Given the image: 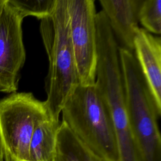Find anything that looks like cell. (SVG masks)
<instances>
[{
  "instance_id": "1",
  "label": "cell",
  "mask_w": 161,
  "mask_h": 161,
  "mask_svg": "<svg viewBox=\"0 0 161 161\" xmlns=\"http://www.w3.org/2000/svg\"><path fill=\"white\" fill-rule=\"evenodd\" d=\"M40 31L48 59L44 103L49 117L59 121L66 101L79 85L69 33L67 0H57L53 12L40 20Z\"/></svg>"
},
{
  "instance_id": "2",
  "label": "cell",
  "mask_w": 161,
  "mask_h": 161,
  "mask_svg": "<svg viewBox=\"0 0 161 161\" xmlns=\"http://www.w3.org/2000/svg\"><path fill=\"white\" fill-rule=\"evenodd\" d=\"M61 113L62 121L93 152L106 161H120L113 124L95 84H79Z\"/></svg>"
},
{
  "instance_id": "3",
  "label": "cell",
  "mask_w": 161,
  "mask_h": 161,
  "mask_svg": "<svg viewBox=\"0 0 161 161\" xmlns=\"http://www.w3.org/2000/svg\"><path fill=\"white\" fill-rule=\"evenodd\" d=\"M126 112L142 161H161L158 116L133 53L119 48Z\"/></svg>"
},
{
  "instance_id": "4",
  "label": "cell",
  "mask_w": 161,
  "mask_h": 161,
  "mask_svg": "<svg viewBox=\"0 0 161 161\" xmlns=\"http://www.w3.org/2000/svg\"><path fill=\"white\" fill-rule=\"evenodd\" d=\"M50 118L44 101L31 92H13L0 99V147L4 161H30L34 130Z\"/></svg>"
},
{
  "instance_id": "5",
  "label": "cell",
  "mask_w": 161,
  "mask_h": 161,
  "mask_svg": "<svg viewBox=\"0 0 161 161\" xmlns=\"http://www.w3.org/2000/svg\"><path fill=\"white\" fill-rule=\"evenodd\" d=\"M69 33L79 84H95L97 62L94 0H67Z\"/></svg>"
},
{
  "instance_id": "6",
  "label": "cell",
  "mask_w": 161,
  "mask_h": 161,
  "mask_svg": "<svg viewBox=\"0 0 161 161\" xmlns=\"http://www.w3.org/2000/svg\"><path fill=\"white\" fill-rule=\"evenodd\" d=\"M24 18L8 0L0 17V92H16L26 52L23 40Z\"/></svg>"
},
{
  "instance_id": "7",
  "label": "cell",
  "mask_w": 161,
  "mask_h": 161,
  "mask_svg": "<svg viewBox=\"0 0 161 161\" xmlns=\"http://www.w3.org/2000/svg\"><path fill=\"white\" fill-rule=\"evenodd\" d=\"M133 55L156 111L161 115V39L142 28L133 42Z\"/></svg>"
},
{
  "instance_id": "8",
  "label": "cell",
  "mask_w": 161,
  "mask_h": 161,
  "mask_svg": "<svg viewBox=\"0 0 161 161\" xmlns=\"http://www.w3.org/2000/svg\"><path fill=\"white\" fill-rule=\"evenodd\" d=\"M142 0H100L119 48L133 53V42L140 29L138 9Z\"/></svg>"
},
{
  "instance_id": "9",
  "label": "cell",
  "mask_w": 161,
  "mask_h": 161,
  "mask_svg": "<svg viewBox=\"0 0 161 161\" xmlns=\"http://www.w3.org/2000/svg\"><path fill=\"white\" fill-rule=\"evenodd\" d=\"M53 161H106L84 145L64 123H60Z\"/></svg>"
},
{
  "instance_id": "10",
  "label": "cell",
  "mask_w": 161,
  "mask_h": 161,
  "mask_svg": "<svg viewBox=\"0 0 161 161\" xmlns=\"http://www.w3.org/2000/svg\"><path fill=\"white\" fill-rule=\"evenodd\" d=\"M60 123L47 118L36 125L30 145V161H53Z\"/></svg>"
},
{
  "instance_id": "11",
  "label": "cell",
  "mask_w": 161,
  "mask_h": 161,
  "mask_svg": "<svg viewBox=\"0 0 161 161\" xmlns=\"http://www.w3.org/2000/svg\"><path fill=\"white\" fill-rule=\"evenodd\" d=\"M138 17L143 29L159 35L161 33V0H142Z\"/></svg>"
},
{
  "instance_id": "12",
  "label": "cell",
  "mask_w": 161,
  "mask_h": 161,
  "mask_svg": "<svg viewBox=\"0 0 161 161\" xmlns=\"http://www.w3.org/2000/svg\"><path fill=\"white\" fill-rule=\"evenodd\" d=\"M25 18L34 16L39 19L49 16L53 12L57 0H8Z\"/></svg>"
},
{
  "instance_id": "13",
  "label": "cell",
  "mask_w": 161,
  "mask_h": 161,
  "mask_svg": "<svg viewBox=\"0 0 161 161\" xmlns=\"http://www.w3.org/2000/svg\"><path fill=\"white\" fill-rule=\"evenodd\" d=\"M6 2V0H0V17Z\"/></svg>"
},
{
  "instance_id": "14",
  "label": "cell",
  "mask_w": 161,
  "mask_h": 161,
  "mask_svg": "<svg viewBox=\"0 0 161 161\" xmlns=\"http://www.w3.org/2000/svg\"><path fill=\"white\" fill-rule=\"evenodd\" d=\"M0 161H4L3 160V153L1 151V148L0 147Z\"/></svg>"
}]
</instances>
